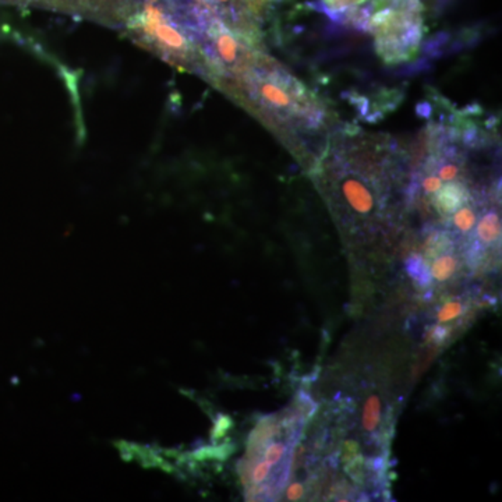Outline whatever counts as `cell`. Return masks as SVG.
<instances>
[{"instance_id":"30bf717a","label":"cell","mask_w":502,"mask_h":502,"mask_svg":"<svg viewBox=\"0 0 502 502\" xmlns=\"http://www.w3.org/2000/svg\"><path fill=\"white\" fill-rule=\"evenodd\" d=\"M466 306L461 302H449L444 304L437 313L438 322H449L465 314Z\"/></svg>"},{"instance_id":"d6986e66","label":"cell","mask_w":502,"mask_h":502,"mask_svg":"<svg viewBox=\"0 0 502 502\" xmlns=\"http://www.w3.org/2000/svg\"><path fill=\"white\" fill-rule=\"evenodd\" d=\"M179 2H181V0H179ZM183 7H184V6H183ZM184 10H186V9H184ZM188 16H189V14H188Z\"/></svg>"},{"instance_id":"5b68a950","label":"cell","mask_w":502,"mask_h":502,"mask_svg":"<svg viewBox=\"0 0 502 502\" xmlns=\"http://www.w3.org/2000/svg\"><path fill=\"white\" fill-rule=\"evenodd\" d=\"M381 418H383V403L380 396L372 393L365 400L362 413V428L365 433H375L380 427Z\"/></svg>"},{"instance_id":"e0dca14e","label":"cell","mask_w":502,"mask_h":502,"mask_svg":"<svg viewBox=\"0 0 502 502\" xmlns=\"http://www.w3.org/2000/svg\"><path fill=\"white\" fill-rule=\"evenodd\" d=\"M448 331L443 327H434L433 331H431V340L434 342H443L445 339Z\"/></svg>"},{"instance_id":"ba28073f","label":"cell","mask_w":502,"mask_h":502,"mask_svg":"<svg viewBox=\"0 0 502 502\" xmlns=\"http://www.w3.org/2000/svg\"><path fill=\"white\" fill-rule=\"evenodd\" d=\"M406 271L421 286H427L431 282L427 262L418 254H412V256L406 260Z\"/></svg>"},{"instance_id":"9a60e30c","label":"cell","mask_w":502,"mask_h":502,"mask_svg":"<svg viewBox=\"0 0 502 502\" xmlns=\"http://www.w3.org/2000/svg\"><path fill=\"white\" fill-rule=\"evenodd\" d=\"M304 493H306L304 486L299 483V481H296V483H292L287 487L286 499L287 501H300V499L304 497Z\"/></svg>"},{"instance_id":"8fae6325","label":"cell","mask_w":502,"mask_h":502,"mask_svg":"<svg viewBox=\"0 0 502 502\" xmlns=\"http://www.w3.org/2000/svg\"><path fill=\"white\" fill-rule=\"evenodd\" d=\"M367 0H321L325 12L330 13L331 17L334 14H342L343 12L352 9V7L360 6Z\"/></svg>"},{"instance_id":"7a4b0ae2","label":"cell","mask_w":502,"mask_h":502,"mask_svg":"<svg viewBox=\"0 0 502 502\" xmlns=\"http://www.w3.org/2000/svg\"><path fill=\"white\" fill-rule=\"evenodd\" d=\"M342 196L350 208L360 216H368L373 213L375 207L374 196H373L372 189L362 179L356 176L345 178L340 184Z\"/></svg>"},{"instance_id":"ac0fdd59","label":"cell","mask_w":502,"mask_h":502,"mask_svg":"<svg viewBox=\"0 0 502 502\" xmlns=\"http://www.w3.org/2000/svg\"><path fill=\"white\" fill-rule=\"evenodd\" d=\"M418 115L423 116V118H428V116H430L431 113L430 103H426V102L418 103Z\"/></svg>"},{"instance_id":"5bb4252c","label":"cell","mask_w":502,"mask_h":502,"mask_svg":"<svg viewBox=\"0 0 502 502\" xmlns=\"http://www.w3.org/2000/svg\"><path fill=\"white\" fill-rule=\"evenodd\" d=\"M421 186H423V190L426 191V194H434L440 190L441 186H443V181L438 176L430 175L423 179Z\"/></svg>"},{"instance_id":"9c48e42d","label":"cell","mask_w":502,"mask_h":502,"mask_svg":"<svg viewBox=\"0 0 502 502\" xmlns=\"http://www.w3.org/2000/svg\"><path fill=\"white\" fill-rule=\"evenodd\" d=\"M478 222V214L471 206H462L456 209L453 216V224L456 231L461 233H469L474 228V225Z\"/></svg>"},{"instance_id":"6da1fadb","label":"cell","mask_w":502,"mask_h":502,"mask_svg":"<svg viewBox=\"0 0 502 502\" xmlns=\"http://www.w3.org/2000/svg\"><path fill=\"white\" fill-rule=\"evenodd\" d=\"M250 92L262 110L279 118H300L307 126H319L321 112L309 100L307 90L284 70L256 72L247 77Z\"/></svg>"},{"instance_id":"8992f818","label":"cell","mask_w":502,"mask_h":502,"mask_svg":"<svg viewBox=\"0 0 502 502\" xmlns=\"http://www.w3.org/2000/svg\"><path fill=\"white\" fill-rule=\"evenodd\" d=\"M458 269L459 260L455 254H441L431 261L430 275L437 282H446L453 278Z\"/></svg>"},{"instance_id":"52a82bcc","label":"cell","mask_w":502,"mask_h":502,"mask_svg":"<svg viewBox=\"0 0 502 502\" xmlns=\"http://www.w3.org/2000/svg\"><path fill=\"white\" fill-rule=\"evenodd\" d=\"M454 249V241L448 232L434 231L425 243L426 261H433L436 257L441 256Z\"/></svg>"},{"instance_id":"3957f363","label":"cell","mask_w":502,"mask_h":502,"mask_svg":"<svg viewBox=\"0 0 502 502\" xmlns=\"http://www.w3.org/2000/svg\"><path fill=\"white\" fill-rule=\"evenodd\" d=\"M469 200H471V193L465 184L454 181V183L441 186L437 196L434 197V206L443 216H451L455 213L456 209L468 204Z\"/></svg>"},{"instance_id":"2e32d148","label":"cell","mask_w":502,"mask_h":502,"mask_svg":"<svg viewBox=\"0 0 502 502\" xmlns=\"http://www.w3.org/2000/svg\"><path fill=\"white\" fill-rule=\"evenodd\" d=\"M269 2V0H244V4L249 6V9L251 10L254 14H260Z\"/></svg>"},{"instance_id":"277c9868","label":"cell","mask_w":502,"mask_h":502,"mask_svg":"<svg viewBox=\"0 0 502 502\" xmlns=\"http://www.w3.org/2000/svg\"><path fill=\"white\" fill-rule=\"evenodd\" d=\"M476 237L479 243L484 246L496 244L501 239V218L497 211H489L478 224Z\"/></svg>"},{"instance_id":"4fadbf2b","label":"cell","mask_w":502,"mask_h":502,"mask_svg":"<svg viewBox=\"0 0 502 502\" xmlns=\"http://www.w3.org/2000/svg\"><path fill=\"white\" fill-rule=\"evenodd\" d=\"M360 445L357 441L349 440L343 444L342 448V462L343 463H348V462L355 459L356 456H359Z\"/></svg>"},{"instance_id":"7c38bea8","label":"cell","mask_w":502,"mask_h":502,"mask_svg":"<svg viewBox=\"0 0 502 502\" xmlns=\"http://www.w3.org/2000/svg\"><path fill=\"white\" fill-rule=\"evenodd\" d=\"M286 454L287 446L284 443H271L264 449V461L271 466L278 465Z\"/></svg>"}]
</instances>
